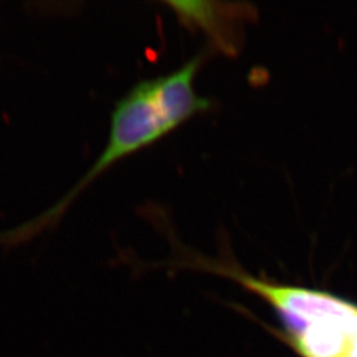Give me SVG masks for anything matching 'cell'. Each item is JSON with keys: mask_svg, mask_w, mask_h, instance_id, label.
<instances>
[{"mask_svg": "<svg viewBox=\"0 0 357 357\" xmlns=\"http://www.w3.org/2000/svg\"><path fill=\"white\" fill-rule=\"evenodd\" d=\"M166 6L181 24L203 32L215 50L228 56L240 52L243 26L257 17V10L248 3L168 1Z\"/></svg>", "mask_w": 357, "mask_h": 357, "instance_id": "2", "label": "cell"}, {"mask_svg": "<svg viewBox=\"0 0 357 357\" xmlns=\"http://www.w3.org/2000/svg\"><path fill=\"white\" fill-rule=\"evenodd\" d=\"M203 60L204 54H199L169 75L142 81L115 103L106 146L94 165L48 211L0 233V245L19 246L51 229L77 197L110 167L163 139L193 116L211 110V101L195 90V77Z\"/></svg>", "mask_w": 357, "mask_h": 357, "instance_id": "1", "label": "cell"}]
</instances>
